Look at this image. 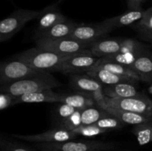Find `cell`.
<instances>
[{"instance_id": "obj_17", "label": "cell", "mask_w": 152, "mask_h": 151, "mask_svg": "<svg viewBox=\"0 0 152 151\" xmlns=\"http://www.w3.org/2000/svg\"><path fill=\"white\" fill-rule=\"evenodd\" d=\"M78 24L68 20L59 22L50 29L35 34L37 38H62L71 36V33Z\"/></svg>"}, {"instance_id": "obj_33", "label": "cell", "mask_w": 152, "mask_h": 151, "mask_svg": "<svg viewBox=\"0 0 152 151\" xmlns=\"http://www.w3.org/2000/svg\"><path fill=\"white\" fill-rule=\"evenodd\" d=\"M137 25L145 29L152 30V7L144 10L142 18L139 21Z\"/></svg>"}, {"instance_id": "obj_29", "label": "cell", "mask_w": 152, "mask_h": 151, "mask_svg": "<svg viewBox=\"0 0 152 151\" xmlns=\"http://www.w3.org/2000/svg\"><path fill=\"white\" fill-rule=\"evenodd\" d=\"M0 149L1 151H35L25 145L4 137L0 139Z\"/></svg>"}, {"instance_id": "obj_7", "label": "cell", "mask_w": 152, "mask_h": 151, "mask_svg": "<svg viewBox=\"0 0 152 151\" xmlns=\"http://www.w3.org/2000/svg\"><path fill=\"white\" fill-rule=\"evenodd\" d=\"M40 73L43 72L36 70L25 62L13 58L10 61L1 63L0 67V84L3 85L13 83Z\"/></svg>"}, {"instance_id": "obj_36", "label": "cell", "mask_w": 152, "mask_h": 151, "mask_svg": "<svg viewBox=\"0 0 152 151\" xmlns=\"http://www.w3.org/2000/svg\"><path fill=\"white\" fill-rule=\"evenodd\" d=\"M148 91H149V93L152 95V84H151V85L149 87V88H148Z\"/></svg>"}, {"instance_id": "obj_26", "label": "cell", "mask_w": 152, "mask_h": 151, "mask_svg": "<svg viewBox=\"0 0 152 151\" xmlns=\"http://www.w3.org/2000/svg\"><path fill=\"white\" fill-rule=\"evenodd\" d=\"M94 124L100 127V128L108 130V131H111V130H120L126 125L120 120H119L117 117L114 116L111 114H109V115L103 117V118L99 119L97 122Z\"/></svg>"}, {"instance_id": "obj_39", "label": "cell", "mask_w": 152, "mask_h": 151, "mask_svg": "<svg viewBox=\"0 0 152 151\" xmlns=\"http://www.w3.org/2000/svg\"><path fill=\"white\" fill-rule=\"evenodd\" d=\"M151 100H152V99H151Z\"/></svg>"}, {"instance_id": "obj_8", "label": "cell", "mask_w": 152, "mask_h": 151, "mask_svg": "<svg viewBox=\"0 0 152 151\" xmlns=\"http://www.w3.org/2000/svg\"><path fill=\"white\" fill-rule=\"evenodd\" d=\"M100 58L94 56L90 50L71 57L56 68V72L63 74H76L91 70L96 66Z\"/></svg>"}, {"instance_id": "obj_5", "label": "cell", "mask_w": 152, "mask_h": 151, "mask_svg": "<svg viewBox=\"0 0 152 151\" xmlns=\"http://www.w3.org/2000/svg\"><path fill=\"white\" fill-rule=\"evenodd\" d=\"M93 43L82 42L71 37L62 38H37L38 48L62 55H73L83 53L91 48Z\"/></svg>"}, {"instance_id": "obj_12", "label": "cell", "mask_w": 152, "mask_h": 151, "mask_svg": "<svg viewBox=\"0 0 152 151\" xmlns=\"http://www.w3.org/2000/svg\"><path fill=\"white\" fill-rule=\"evenodd\" d=\"M36 33L44 32L59 22L68 20L57 8V4H52L45 8L43 14L40 16Z\"/></svg>"}, {"instance_id": "obj_23", "label": "cell", "mask_w": 152, "mask_h": 151, "mask_svg": "<svg viewBox=\"0 0 152 151\" xmlns=\"http://www.w3.org/2000/svg\"><path fill=\"white\" fill-rule=\"evenodd\" d=\"M132 133L136 136L140 145L152 142V115L145 122L134 125Z\"/></svg>"}, {"instance_id": "obj_13", "label": "cell", "mask_w": 152, "mask_h": 151, "mask_svg": "<svg viewBox=\"0 0 152 151\" xmlns=\"http://www.w3.org/2000/svg\"><path fill=\"white\" fill-rule=\"evenodd\" d=\"M123 38H114L99 39L94 41L91 47L92 54L97 58H102L119 53Z\"/></svg>"}, {"instance_id": "obj_10", "label": "cell", "mask_w": 152, "mask_h": 151, "mask_svg": "<svg viewBox=\"0 0 152 151\" xmlns=\"http://www.w3.org/2000/svg\"><path fill=\"white\" fill-rule=\"evenodd\" d=\"M110 32L108 28L102 23L96 25H78L70 37L82 42L94 43Z\"/></svg>"}, {"instance_id": "obj_37", "label": "cell", "mask_w": 152, "mask_h": 151, "mask_svg": "<svg viewBox=\"0 0 152 151\" xmlns=\"http://www.w3.org/2000/svg\"><path fill=\"white\" fill-rule=\"evenodd\" d=\"M151 47H152V43H151Z\"/></svg>"}, {"instance_id": "obj_3", "label": "cell", "mask_w": 152, "mask_h": 151, "mask_svg": "<svg viewBox=\"0 0 152 151\" xmlns=\"http://www.w3.org/2000/svg\"><path fill=\"white\" fill-rule=\"evenodd\" d=\"M36 148L41 151H105L114 149L117 144L114 142L96 140L66 141L50 143H36Z\"/></svg>"}, {"instance_id": "obj_27", "label": "cell", "mask_w": 152, "mask_h": 151, "mask_svg": "<svg viewBox=\"0 0 152 151\" xmlns=\"http://www.w3.org/2000/svg\"><path fill=\"white\" fill-rule=\"evenodd\" d=\"M81 115V110H77L71 116L68 117L66 120L59 123L58 127L69 130V131H73L76 128H77V127H79L83 124H82Z\"/></svg>"}, {"instance_id": "obj_11", "label": "cell", "mask_w": 152, "mask_h": 151, "mask_svg": "<svg viewBox=\"0 0 152 151\" xmlns=\"http://www.w3.org/2000/svg\"><path fill=\"white\" fill-rule=\"evenodd\" d=\"M69 81L70 84L74 90L86 93L91 97L94 93L103 91L102 84L88 74H71Z\"/></svg>"}, {"instance_id": "obj_24", "label": "cell", "mask_w": 152, "mask_h": 151, "mask_svg": "<svg viewBox=\"0 0 152 151\" xmlns=\"http://www.w3.org/2000/svg\"><path fill=\"white\" fill-rule=\"evenodd\" d=\"M109 114V113L100 108L97 105L95 107H90L82 110V124L83 125L94 124L99 119Z\"/></svg>"}, {"instance_id": "obj_22", "label": "cell", "mask_w": 152, "mask_h": 151, "mask_svg": "<svg viewBox=\"0 0 152 151\" xmlns=\"http://www.w3.org/2000/svg\"><path fill=\"white\" fill-rule=\"evenodd\" d=\"M105 110H106L107 112H108L114 116L117 117L119 120H120L126 125V124L137 125V124L145 122L150 118V116L136 113L123 110L117 109V108L111 107L108 105Z\"/></svg>"}, {"instance_id": "obj_4", "label": "cell", "mask_w": 152, "mask_h": 151, "mask_svg": "<svg viewBox=\"0 0 152 151\" xmlns=\"http://www.w3.org/2000/svg\"><path fill=\"white\" fill-rule=\"evenodd\" d=\"M45 11L18 9L0 22V41L4 42L19 32L28 22L39 19Z\"/></svg>"}, {"instance_id": "obj_38", "label": "cell", "mask_w": 152, "mask_h": 151, "mask_svg": "<svg viewBox=\"0 0 152 151\" xmlns=\"http://www.w3.org/2000/svg\"><path fill=\"white\" fill-rule=\"evenodd\" d=\"M151 7H152V6H151Z\"/></svg>"}, {"instance_id": "obj_25", "label": "cell", "mask_w": 152, "mask_h": 151, "mask_svg": "<svg viewBox=\"0 0 152 151\" xmlns=\"http://www.w3.org/2000/svg\"><path fill=\"white\" fill-rule=\"evenodd\" d=\"M145 48V47H144ZM143 48V49H144ZM142 49V50H143ZM137 52H129V53H117L114 55H111L108 56L102 57V59L105 60L111 61V62H117V63L121 64V65H126V66L130 67L132 68V65L136 62L137 59L139 56L140 53L142 52V50Z\"/></svg>"}, {"instance_id": "obj_16", "label": "cell", "mask_w": 152, "mask_h": 151, "mask_svg": "<svg viewBox=\"0 0 152 151\" xmlns=\"http://www.w3.org/2000/svg\"><path fill=\"white\" fill-rule=\"evenodd\" d=\"M144 10H129V11L114 17L106 19L102 22L103 25L108 28L110 31L121 27L126 26L133 24L137 21H140L143 16Z\"/></svg>"}, {"instance_id": "obj_35", "label": "cell", "mask_w": 152, "mask_h": 151, "mask_svg": "<svg viewBox=\"0 0 152 151\" xmlns=\"http://www.w3.org/2000/svg\"><path fill=\"white\" fill-rule=\"evenodd\" d=\"M144 0H128V7L129 10H140L141 4Z\"/></svg>"}, {"instance_id": "obj_31", "label": "cell", "mask_w": 152, "mask_h": 151, "mask_svg": "<svg viewBox=\"0 0 152 151\" xmlns=\"http://www.w3.org/2000/svg\"><path fill=\"white\" fill-rule=\"evenodd\" d=\"M77 110V109L68 104L60 103L56 109V116L59 119V123L66 120Z\"/></svg>"}, {"instance_id": "obj_6", "label": "cell", "mask_w": 152, "mask_h": 151, "mask_svg": "<svg viewBox=\"0 0 152 151\" xmlns=\"http://www.w3.org/2000/svg\"><path fill=\"white\" fill-rule=\"evenodd\" d=\"M106 104L111 107L151 116L152 100L146 95L140 94L128 98H111L106 96Z\"/></svg>"}, {"instance_id": "obj_32", "label": "cell", "mask_w": 152, "mask_h": 151, "mask_svg": "<svg viewBox=\"0 0 152 151\" xmlns=\"http://www.w3.org/2000/svg\"><path fill=\"white\" fill-rule=\"evenodd\" d=\"M15 105V97L5 92H1L0 94V110H4L9 107Z\"/></svg>"}, {"instance_id": "obj_28", "label": "cell", "mask_w": 152, "mask_h": 151, "mask_svg": "<svg viewBox=\"0 0 152 151\" xmlns=\"http://www.w3.org/2000/svg\"><path fill=\"white\" fill-rule=\"evenodd\" d=\"M77 136H83L86 137H92L96 136L98 135L102 134L106 132H109L108 130L105 129L100 128L95 124H90V125H83L80 126L79 127L73 130Z\"/></svg>"}, {"instance_id": "obj_18", "label": "cell", "mask_w": 152, "mask_h": 151, "mask_svg": "<svg viewBox=\"0 0 152 151\" xmlns=\"http://www.w3.org/2000/svg\"><path fill=\"white\" fill-rule=\"evenodd\" d=\"M86 74L97 80L101 84H105V85H111V84H115L123 82H137V81H135V80L127 78V77L117 75V74L111 72L108 70L103 69V68H94L92 70L88 71Z\"/></svg>"}, {"instance_id": "obj_14", "label": "cell", "mask_w": 152, "mask_h": 151, "mask_svg": "<svg viewBox=\"0 0 152 151\" xmlns=\"http://www.w3.org/2000/svg\"><path fill=\"white\" fill-rule=\"evenodd\" d=\"M62 95L56 93L52 89L40 90L32 93H27L15 97V105L19 103H41V102H59Z\"/></svg>"}, {"instance_id": "obj_1", "label": "cell", "mask_w": 152, "mask_h": 151, "mask_svg": "<svg viewBox=\"0 0 152 151\" xmlns=\"http://www.w3.org/2000/svg\"><path fill=\"white\" fill-rule=\"evenodd\" d=\"M88 50H86L83 53ZM77 54L80 53L73 55L59 54L49 50H42L36 47L16 54L14 56V59L25 62L34 70L39 72H50L55 71L56 68L62 62Z\"/></svg>"}, {"instance_id": "obj_30", "label": "cell", "mask_w": 152, "mask_h": 151, "mask_svg": "<svg viewBox=\"0 0 152 151\" xmlns=\"http://www.w3.org/2000/svg\"><path fill=\"white\" fill-rule=\"evenodd\" d=\"M144 46L137 40L133 39V38H123L119 53L137 52L142 50Z\"/></svg>"}, {"instance_id": "obj_34", "label": "cell", "mask_w": 152, "mask_h": 151, "mask_svg": "<svg viewBox=\"0 0 152 151\" xmlns=\"http://www.w3.org/2000/svg\"><path fill=\"white\" fill-rule=\"evenodd\" d=\"M137 30L139 31L140 35L143 37L147 41H149L152 43V30L145 29V28L140 27V25H137Z\"/></svg>"}, {"instance_id": "obj_20", "label": "cell", "mask_w": 152, "mask_h": 151, "mask_svg": "<svg viewBox=\"0 0 152 151\" xmlns=\"http://www.w3.org/2000/svg\"><path fill=\"white\" fill-rule=\"evenodd\" d=\"M95 68H103V69L108 70L117 75L121 76L127 77V78H132L135 81H141L140 77L134 70H132L130 67L126 66V65H121V64L117 63V62H111V61L105 60L102 58H100L99 62L97 63Z\"/></svg>"}, {"instance_id": "obj_19", "label": "cell", "mask_w": 152, "mask_h": 151, "mask_svg": "<svg viewBox=\"0 0 152 151\" xmlns=\"http://www.w3.org/2000/svg\"><path fill=\"white\" fill-rule=\"evenodd\" d=\"M103 92L107 97L111 98H128L140 94L133 83L129 82L105 85L103 87Z\"/></svg>"}, {"instance_id": "obj_2", "label": "cell", "mask_w": 152, "mask_h": 151, "mask_svg": "<svg viewBox=\"0 0 152 151\" xmlns=\"http://www.w3.org/2000/svg\"><path fill=\"white\" fill-rule=\"evenodd\" d=\"M59 86L61 83L50 72H43L15 82L1 85V92L18 97L27 93L53 89Z\"/></svg>"}, {"instance_id": "obj_15", "label": "cell", "mask_w": 152, "mask_h": 151, "mask_svg": "<svg viewBox=\"0 0 152 151\" xmlns=\"http://www.w3.org/2000/svg\"><path fill=\"white\" fill-rule=\"evenodd\" d=\"M140 77V80L152 83V51L144 48L132 67Z\"/></svg>"}, {"instance_id": "obj_9", "label": "cell", "mask_w": 152, "mask_h": 151, "mask_svg": "<svg viewBox=\"0 0 152 151\" xmlns=\"http://www.w3.org/2000/svg\"><path fill=\"white\" fill-rule=\"evenodd\" d=\"M12 136L22 141L34 143H50V142H62L73 140L77 136L74 131L56 127L42 133L36 135H18L12 134Z\"/></svg>"}, {"instance_id": "obj_21", "label": "cell", "mask_w": 152, "mask_h": 151, "mask_svg": "<svg viewBox=\"0 0 152 151\" xmlns=\"http://www.w3.org/2000/svg\"><path fill=\"white\" fill-rule=\"evenodd\" d=\"M60 103L68 104L76 109L81 110L96 105V102L93 98L86 93L78 91L74 94L62 95Z\"/></svg>"}]
</instances>
